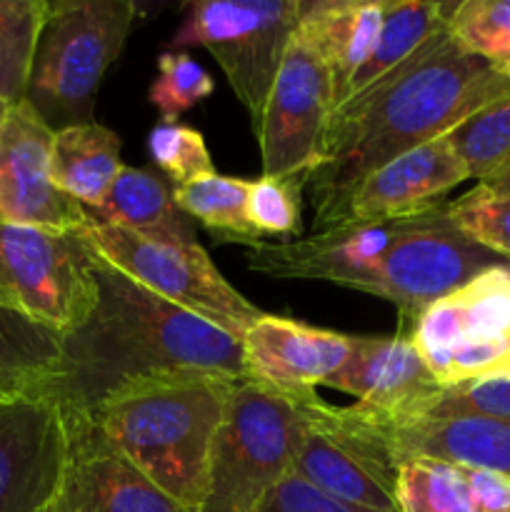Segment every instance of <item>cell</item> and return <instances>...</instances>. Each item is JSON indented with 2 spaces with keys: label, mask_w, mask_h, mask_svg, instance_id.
<instances>
[{
  "label": "cell",
  "mask_w": 510,
  "mask_h": 512,
  "mask_svg": "<svg viewBox=\"0 0 510 512\" xmlns=\"http://www.w3.org/2000/svg\"><path fill=\"white\" fill-rule=\"evenodd\" d=\"M333 110L335 90L328 65L295 28L263 110L253 120L263 175L310 180L323 155Z\"/></svg>",
  "instance_id": "obj_12"
},
{
  "label": "cell",
  "mask_w": 510,
  "mask_h": 512,
  "mask_svg": "<svg viewBox=\"0 0 510 512\" xmlns=\"http://www.w3.org/2000/svg\"><path fill=\"white\" fill-rule=\"evenodd\" d=\"M45 13V0H0V100L5 103L25 100Z\"/></svg>",
  "instance_id": "obj_28"
},
{
  "label": "cell",
  "mask_w": 510,
  "mask_h": 512,
  "mask_svg": "<svg viewBox=\"0 0 510 512\" xmlns=\"http://www.w3.org/2000/svg\"><path fill=\"white\" fill-rule=\"evenodd\" d=\"M148 153L153 163L173 180V188L215 173L203 133L190 125L165 120L155 125L148 135Z\"/></svg>",
  "instance_id": "obj_33"
},
{
  "label": "cell",
  "mask_w": 510,
  "mask_h": 512,
  "mask_svg": "<svg viewBox=\"0 0 510 512\" xmlns=\"http://www.w3.org/2000/svg\"><path fill=\"white\" fill-rule=\"evenodd\" d=\"M123 168L120 138L105 125H70L55 133L50 155L53 183L85 210L103 205Z\"/></svg>",
  "instance_id": "obj_22"
},
{
  "label": "cell",
  "mask_w": 510,
  "mask_h": 512,
  "mask_svg": "<svg viewBox=\"0 0 510 512\" xmlns=\"http://www.w3.org/2000/svg\"><path fill=\"white\" fill-rule=\"evenodd\" d=\"M63 335L0 303V395H40L60 370Z\"/></svg>",
  "instance_id": "obj_24"
},
{
  "label": "cell",
  "mask_w": 510,
  "mask_h": 512,
  "mask_svg": "<svg viewBox=\"0 0 510 512\" xmlns=\"http://www.w3.org/2000/svg\"><path fill=\"white\" fill-rule=\"evenodd\" d=\"M0 398H3V395H0Z\"/></svg>",
  "instance_id": "obj_38"
},
{
  "label": "cell",
  "mask_w": 510,
  "mask_h": 512,
  "mask_svg": "<svg viewBox=\"0 0 510 512\" xmlns=\"http://www.w3.org/2000/svg\"><path fill=\"white\" fill-rule=\"evenodd\" d=\"M235 378L175 373L120 390L93 420L105 440L188 512L203 508L215 433Z\"/></svg>",
  "instance_id": "obj_3"
},
{
  "label": "cell",
  "mask_w": 510,
  "mask_h": 512,
  "mask_svg": "<svg viewBox=\"0 0 510 512\" xmlns=\"http://www.w3.org/2000/svg\"><path fill=\"white\" fill-rule=\"evenodd\" d=\"M498 265L510 263L470 240L450 218L448 203H438L410 215L408 228L385 255L368 295L393 303L403 328H413L435 300Z\"/></svg>",
  "instance_id": "obj_11"
},
{
  "label": "cell",
  "mask_w": 510,
  "mask_h": 512,
  "mask_svg": "<svg viewBox=\"0 0 510 512\" xmlns=\"http://www.w3.org/2000/svg\"><path fill=\"white\" fill-rule=\"evenodd\" d=\"M250 180L220 175L218 170L173 188L175 205L188 218L198 220L220 243H240L245 248L265 243L248 220Z\"/></svg>",
  "instance_id": "obj_25"
},
{
  "label": "cell",
  "mask_w": 510,
  "mask_h": 512,
  "mask_svg": "<svg viewBox=\"0 0 510 512\" xmlns=\"http://www.w3.org/2000/svg\"><path fill=\"white\" fill-rule=\"evenodd\" d=\"M448 213L453 223L475 240L488 248L490 253L500 255L510 263V198L508 195L490 193L483 185H475L470 193L460 195L458 200L448 203Z\"/></svg>",
  "instance_id": "obj_34"
},
{
  "label": "cell",
  "mask_w": 510,
  "mask_h": 512,
  "mask_svg": "<svg viewBox=\"0 0 510 512\" xmlns=\"http://www.w3.org/2000/svg\"><path fill=\"white\" fill-rule=\"evenodd\" d=\"M253 512H383L373 508H363V505L345 503V500L333 498V495L323 493L308 480L298 478L290 473L288 478L280 480L273 490L263 498Z\"/></svg>",
  "instance_id": "obj_35"
},
{
  "label": "cell",
  "mask_w": 510,
  "mask_h": 512,
  "mask_svg": "<svg viewBox=\"0 0 510 512\" xmlns=\"http://www.w3.org/2000/svg\"><path fill=\"white\" fill-rule=\"evenodd\" d=\"M408 338L440 388L510 373V265L485 270L435 300Z\"/></svg>",
  "instance_id": "obj_10"
},
{
  "label": "cell",
  "mask_w": 510,
  "mask_h": 512,
  "mask_svg": "<svg viewBox=\"0 0 510 512\" xmlns=\"http://www.w3.org/2000/svg\"><path fill=\"white\" fill-rule=\"evenodd\" d=\"M93 273L98 303L78 330L63 335L60 370L40 393L63 413L93 415L120 390L175 373L248 378L238 338L158 298L98 253Z\"/></svg>",
  "instance_id": "obj_2"
},
{
  "label": "cell",
  "mask_w": 510,
  "mask_h": 512,
  "mask_svg": "<svg viewBox=\"0 0 510 512\" xmlns=\"http://www.w3.org/2000/svg\"><path fill=\"white\" fill-rule=\"evenodd\" d=\"M95 250L83 233L0 218V303L58 335L78 330L98 303Z\"/></svg>",
  "instance_id": "obj_7"
},
{
  "label": "cell",
  "mask_w": 510,
  "mask_h": 512,
  "mask_svg": "<svg viewBox=\"0 0 510 512\" xmlns=\"http://www.w3.org/2000/svg\"><path fill=\"white\" fill-rule=\"evenodd\" d=\"M68 455L65 413L48 395L0 398V512H45Z\"/></svg>",
  "instance_id": "obj_13"
},
{
  "label": "cell",
  "mask_w": 510,
  "mask_h": 512,
  "mask_svg": "<svg viewBox=\"0 0 510 512\" xmlns=\"http://www.w3.org/2000/svg\"><path fill=\"white\" fill-rule=\"evenodd\" d=\"M133 0L48 3L25 100L58 133L93 123L100 83L133 30Z\"/></svg>",
  "instance_id": "obj_4"
},
{
  "label": "cell",
  "mask_w": 510,
  "mask_h": 512,
  "mask_svg": "<svg viewBox=\"0 0 510 512\" xmlns=\"http://www.w3.org/2000/svg\"><path fill=\"white\" fill-rule=\"evenodd\" d=\"M510 90V75L468 53L448 25L403 65L330 115L323 155L308 180L315 230L343 223L355 188L398 155L445 138Z\"/></svg>",
  "instance_id": "obj_1"
},
{
  "label": "cell",
  "mask_w": 510,
  "mask_h": 512,
  "mask_svg": "<svg viewBox=\"0 0 510 512\" xmlns=\"http://www.w3.org/2000/svg\"><path fill=\"white\" fill-rule=\"evenodd\" d=\"M300 13L303 0H195L175 30L173 50H208L238 103L255 120Z\"/></svg>",
  "instance_id": "obj_8"
},
{
  "label": "cell",
  "mask_w": 510,
  "mask_h": 512,
  "mask_svg": "<svg viewBox=\"0 0 510 512\" xmlns=\"http://www.w3.org/2000/svg\"><path fill=\"white\" fill-rule=\"evenodd\" d=\"M303 438L293 473L323 493L363 508L398 512L395 488L403 465L388 415L355 403L328 405L303 395Z\"/></svg>",
  "instance_id": "obj_6"
},
{
  "label": "cell",
  "mask_w": 510,
  "mask_h": 512,
  "mask_svg": "<svg viewBox=\"0 0 510 512\" xmlns=\"http://www.w3.org/2000/svg\"><path fill=\"white\" fill-rule=\"evenodd\" d=\"M470 180L490 183L510 168V90L448 133Z\"/></svg>",
  "instance_id": "obj_27"
},
{
  "label": "cell",
  "mask_w": 510,
  "mask_h": 512,
  "mask_svg": "<svg viewBox=\"0 0 510 512\" xmlns=\"http://www.w3.org/2000/svg\"><path fill=\"white\" fill-rule=\"evenodd\" d=\"M448 33L468 53L510 75V0H463L453 3Z\"/></svg>",
  "instance_id": "obj_29"
},
{
  "label": "cell",
  "mask_w": 510,
  "mask_h": 512,
  "mask_svg": "<svg viewBox=\"0 0 510 512\" xmlns=\"http://www.w3.org/2000/svg\"><path fill=\"white\" fill-rule=\"evenodd\" d=\"M305 393H285L253 378L235 383L215 433L208 493L198 512H253L293 473Z\"/></svg>",
  "instance_id": "obj_5"
},
{
  "label": "cell",
  "mask_w": 510,
  "mask_h": 512,
  "mask_svg": "<svg viewBox=\"0 0 510 512\" xmlns=\"http://www.w3.org/2000/svg\"><path fill=\"white\" fill-rule=\"evenodd\" d=\"M10 108H13V105L5 103V100H0V128H3L5 118H8V113H10Z\"/></svg>",
  "instance_id": "obj_37"
},
{
  "label": "cell",
  "mask_w": 510,
  "mask_h": 512,
  "mask_svg": "<svg viewBox=\"0 0 510 512\" xmlns=\"http://www.w3.org/2000/svg\"><path fill=\"white\" fill-rule=\"evenodd\" d=\"M415 418L510 420V373L485 375L438 388Z\"/></svg>",
  "instance_id": "obj_31"
},
{
  "label": "cell",
  "mask_w": 510,
  "mask_h": 512,
  "mask_svg": "<svg viewBox=\"0 0 510 512\" xmlns=\"http://www.w3.org/2000/svg\"><path fill=\"white\" fill-rule=\"evenodd\" d=\"M325 388L353 395L360 405L378 410L390 420H405L415 418L440 385L415 350L413 340L405 335H355L348 360Z\"/></svg>",
  "instance_id": "obj_18"
},
{
  "label": "cell",
  "mask_w": 510,
  "mask_h": 512,
  "mask_svg": "<svg viewBox=\"0 0 510 512\" xmlns=\"http://www.w3.org/2000/svg\"><path fill=\"white\" fill-rule=\"evenodd\" d=\"M398 512H480L470 468L430 458H408L398 470Z\"/></svg>",
  "instance_id": "obj_26"
},
{
  "label": "cell",
  "mask_w": 510,
  "mask_h": 512,
  "mask_svg": "<svg viewBox=\"0 0 510 512\" xmlns=\"http://www.w3.org/2000/svg\"><path fill=\"white\" fill-rule=\"evenodd\" d=\"M483 188H488L490 193L495 195H508L510 198V168L503 170V173H500L498 178L490 180V183H483Z\"/></svg>",
  "instance_id": "obj_36"
},
{
  "label": "cell",
  "mask_w": 510,
  "mask_h": 512,
  "mask_svg": "<svg viewBox=\"0 0 510 512\" xmlns=\"http://www.w3.org/2000/svg\"><path fill=\"white\" fill-rule=\"evenodd\" d=\"M88 215L98 223L115 225L150 240L198 243L190 218L175 205L173 188H168V183L153 170L125 165L103 205L98 210H88Z\"/></svg>",
  "instance_id": "obj_21"
},
{
  "label": "cell",
  "mask_w": 510,
  "mask_h": 512,
  "mask_svg": "<svg viewBox=\"0 0 510 512\" xmlns=\"http://www.w3.org/2000/svg\"><path fill=\"white\" fill-rule=\"evenodd\" d=\"M450 8H453V3H423V0H403V3H398V0H385L383 25H380L373 53H370L368 63L358 70V75L350 80L340 105L358 98L370 85L393 73L420 45H425L438 30H443L448 25Z\"/></svg>",
  "instance_id": "obj_23"
},
{
  "label": "cell",
  "mask_w": 510,
  "mask_h": 512,
  "mask_svg": "<svg viewBox=\"0 0 510 512\" xmlns=\"http://www.w3.org/2000/svg\"><path fill=\"white\" fill-rule=\"evenodd\" d=\"M53 140L55 130L28 100L10 108L0 128V218L33 228L78 233L90 215L53 183Z\"/></svg>",
  "instance_id": "obj_14"
},
{
  "label": "cell",
  "mask_w": 510,
  "mask_h": 512,
  "mask_svg": "<svg viewBox=\"0 0 510 512\" xmlns=\"http://www.w3.org/2000/svg\"><path fill=\"white\" fill-rule=\"evenodd\" d=\"M308 188V178L290 175H260L250 180L248 190V220L260 240L300 235L303 230V193Z\"/></svg>",
  "instance_id": "obj_30"
},
{
  "label": "cell",
  "mask_w": 510,
  "mask_h": 512,
  "mask_svg": "<svg viewBox=\"0 0 510 512\" xmlns=\"http://www.w3.org/2000/svg\"><path fill=\"white\" fill-rule=\"evenodd\" d=\"M353 338L263 313L240 343L248 378L285 393H305L325 385L343 368Z\"/></svg>",
  "instance_id": "obj_16"
},
{
  "label": "cell",
  "mask_w": 510,
  "mask_h": 512,
  "mask_svg": "<svg viewBox=\"0 0 510 512\" xmlns=\"http://www.w3.org/2000/svg\"><path fill=\"white\" fill-rule=\"evenodd\" d=\"M400 460L430 458L510 478V420L405 418L390 420Z\"/></svg>",
  "instance_id": "obj_19"
},
{
  "label": "cell",
  "mask_w": 510,
  "mask_h": 512,
  "mask_svg": "<svg viewBox=\"0 0 510 512\" xmlns=\"http://www.w3.org/2000/svg\"><path fill=\"white\" fill-rule=\"evenodd\" d=\"M465 180H470L468 170L448 135L430 140L373 170L355 188L343 223H370L423 213Z\"/></svg>",
  "instance_id": "obj_17"
},
{
  "label": "cell",
  "mask_w": 510,
  "mask_h": 512,
  "mask_svg": "<svg viewBox=\"0 0 510 512\" xmlns=\"http://www.w3.org/2000/svg\"><path fill=\"white\" fill-rule=\"evenodd\" d=\"M215 80L208 70L185 50H168L158 58V78L148 90V100L163 115L165 123H178L183 113L208 98Z\"/></svg>",
  "instance_id": "obj_32"
},
{
  "label": "cell",
  "mask_w": 510,
  "mask_h": 512,
  "mask_svg": "<svg viewBox=\"0 0 510 512\" xmlns=\"http://www.w3.org/2000/svg\"><path fill=\"white\" fill-rule=\"evenodd\" d=\"M385 0H315L305 3L298 30L315 45L333 78L335 108L350 80L368 63L383 25Z\"/></svg>",
  "instance_id": "obj_20"
},
{
  "label": "cell",
  "mask_w": 510,
  "mask_h": 512,
  "mask_svg": "<svg viewBox=\"0 0 510 512\" xmlns=\"http://www.w3.org/2000/svg\"><path fill=\"white\" fill-rule=\"evenodd\" d=\"M108 265L158 298L243 340L260 310L233 288L200 243H163L90 218L80 230Z\"/></svg>",
  "instance_id": "obj_9"
},
{
  "label": "cell",
  "mask_w": 510,
  "mask_h": 512,
  "mask_svg": "<svg viewBox=\"0 0 510 512\" xmlns=\"http://www.w3.org/2000/svg\"><path fill=\"white\" fill-rule=\"evenodd\" d=\"M65 423L68 455L45 512H188L133 468L93 420L65 413Z\"/></svg>",
  "instance_id": "obj_15"
}]
</instances>
